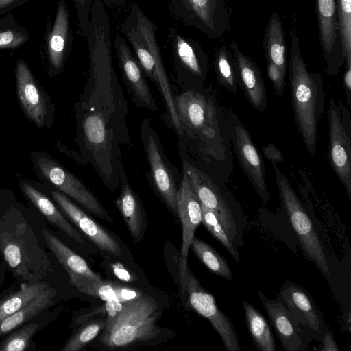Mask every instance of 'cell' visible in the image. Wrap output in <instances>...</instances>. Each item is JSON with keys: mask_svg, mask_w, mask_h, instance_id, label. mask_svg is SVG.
Returning <instances> with one entry per match:
<instances>
[{"mask_svg": "<svg viewBox=\"0 0 351 351\" xmlns=\"http://www.w3.org/2000/svg\"><path fill=\"white\" fill-rule=\"evenodd\" d=\"M229 47L236 62L239 84L245 97L254 108L264 112L267 104V93L258 65L241 50L236 41L232 40Z\"/></svg>", "mask_w": 351, "mask_h": 351, "instance_id": "21", "label": "cell"}, {"mask_svg": "<svg viewBox=\"0 0 351 351\" xmlns=\"http://www.w3.org/2000/svg\"><path fill=\"white\" fill-rule=\"evenodd\" d=\"M5 267L2 263L0 262V286L3 284V282L5 280Z\"/></svg>", "mask_w": 351, "mask_h": 351, "instance_id": "47", "label": "cell"}, {"mask_svg": "<svg viewBox=\"0 0 351 351\" xmlns=\"http://www.w3.org/2000/svg\"><path fill=\"white\" fill-rule=\"evenodd\" d=\"M43 237L49 249L67 272L71 284L82 278L96 281L102 280L99 275L92 271L83 258L51 232L44 230Z\"/></svg>", "mask_w": 351, "mask_h": 351, "instance_id": "25", "label": "cell"}, {"mask_svg": "<svg viewBox=\"0 0 351 351\" xmlns=\"http://www.w3.org/2000/svg\"><path fill=\"white\" fill-rule=\"evenodd\" d=\"M202 222L204 226L226 248L233 258L237 262H239V255L237 246L235 247L234 244V241L232 239L228 230L223 224L219 215L203 205H202Z\"/></svg>", "mask_w": 351, "mask_h": 351, "instance_id": "35", "label": "cell"}, {"mask_svg": "<svg viewBox=\"0 0 351 351\" xmlns=\"http://www.w3.org/2000/svg\"><path fill=\"white\" fill-rule=\"evenodd\" d=\"M72 285L80 292L99 298L106 302L123 303L142 295L140 291L130 287L102 280L82 278Z\"/></svg>", "mask_w": 351, "mask_h": 351, "instance_id": "28", "label": "cell"}, {"mask_svg": "<svg viewBox=\"0 0 351 351\" xmlns=\"http://www.w3.org/2000/svg\"><path fill=\"white\" fill-rule=\"evenodd\" d=\"M234 147L239 163L261 199L267 203L269 193L262 157L247 129L239 123L234 129Z\"/></svg>", "mask_w": 351, "mask_h": 351, "instance_id": "18", "label": "cell"}, {"mask_svg": "<svg viewBox=\"0 0 351 351\" xmlns=\"http://www.w3.org/2000/svg\"><path fill=\"white\" fill-rule=\"evenodd\" d=\"M214 66L218 84L237 93L239 84L236 62L232 52L223 43L215 48Z\"/></svg>", "mask_w": 351, "mask_h": 351, "instance_id": "31", "label": "cell"}, {"mask_svg": "<svg viewBox=\"0 0 351 351\" xmlns=\"http://www.w3.org/2000/svg\"><path fill=\"white\" fill-rule=\"evenodd\" d=\"M105 5L116 9L123 8L125 6L128 0H101Z\"/></svg>", "mask_w": 351, "mask_h": 351, "instance_id": "46", "label": "cell"}, {"mask_svg": "<svg viewBox=\"0 0 351 351\" xmlns=\"http://www.w3.org/2000/svg\"><path fill=\"white\" fill-rule=\"evenodd\" d=\"M258 295L284 350H300L304 345L302 332L287 307L281 301L269 300L261 291Z\"/></svg>", "mask_w": 351, "mask_h": 351, "instance_id": "23", "label": "cell"}, {"mask_svg": "<svg viewBox=\"0 0 351 351\" xmlns=\"http://www.w3.org/2000/svg\"><path fill=\"white\" fill-rule=\"evenodd\" d=\"M29 157L36 176L43 185L58 190L93 214L112 222L105 208L84 183L48 152L31 151Z\"/></svg>", "mask_w": 351, "mask_h": 351, "instance_id": "5", "label": "cell"}, {"mask_svg": "<svg viewBox=\"0 0 351 351\" xmlns=\"http://www.w3.org/2000/svg\"><path fill=\"white\" fill-rule=\"evenodd\" d=\"M320 350L322 351H339V348L337 346L332 335L329 332H326L321 345Z\"/></svg>", "mask_w": 351, "mask_h": 351, "instance_id": "44", "label": "cell"}, {"mask_svg": "<svg viewBox=\"0 0 351 351\" xmlns=\"http://www.w3.org/2000/svg\"><path fill=\"white\" fill-rule=\"evenodd\" d=\"M191 307L206 318L219 335L226 350L239 351L240 344L231 319L217 306L213 296L206 291L189 269L185 292Z\"/></svg>", "mask_w": 351, "mask_h": 351, "instance_id": "13", "label": "cell"}, {"mask_svg": "<svg viewBox=\"0 0 351 351\" xmlns=\"http://www.w3.org/2000/svg\"><path fill=\"white\" fill-rule=\"evenodd\" d=\"M36 323L25 324L8 335L0 343V351L27 350L33 336L38 330Z\"/></svg>", "mask_w": 351, "mask_h": 351, "instance_id": "37", "label": "cell"}, {"mask_svg": "<svg viewBox=\"0 0 351 351\" xmlns=\"http://www.w3.org/2000/svg\"><path fill=\"white\" fill-rule=\"evenodd\" d=\"M271 165L281 202L304 252L326 276H329L326 255L311 218L277 163Z\"/></svg>", "mask_w": 351, "mask_h": 351, "instance_id": "6", "label": "cell"}, {"mask_svg": "<svg viewBox=\"0 0 351 351\" xmlns=\"http://www.w3.org/2000/svg\"><path fill=\"white\" fill-rule=\"evenodd\" d=\"M31 0H0V15L10 12Z\"/></svg>", "mask_w": 351, "mask_h": 351, "instance_id": "43", "label": "cell"}, {"mask_svg": "<svg viewBox=\"0 0 351 351\" xmlns=\"http://www.w3.org/2000/svg\"><path fill=\"white\" fill-rule=\"evenodd\" d=\"M167 38L179 82L192 87L201 86L209 68V59L202 46L173 27L168 29Z\"/></svg>", "mask_w": 351, "mask_h": 351, "instance_id": "10", "label": "cell"}, {"mask_svg": "<svg viewBox=\"0 0 351 351\" xmlns=\"http://www.w3.org/2000/svg\"><path fill=\"white\" fill-rule=\"evenodd\" d=\"M1 53H0V69H1Z\"/></svg>", "mask_w": 351, "mask_h": 351, "instance_id": "48", "label": "cell"}, {"mask_svg": "<svg viewBox=\"0 0 351 351\" xmlns=\"http://www.w3.org/2000/svg\"><path fill=\"white\" fill-rule=\"evenodd\" d=\"M121 29L134 50L143 71L159 87L171 119L176 120L174 98L156 38L158 27L140 5L133 2L129 14L121 22Z\"/></svg>", "mask_w": 351, "mask_h": 351, "instance_id": "3", "label": "cell"}, {"mask_svg": "<svg viewBox=\"0 0 351 351\" xmlns=\"http://www.w3.org/2000/svg\"><path fill=\"white\" fill-rule=\"evenodd\" d=\"M266 70L267 76L274 86L276 93L278 96H282L286 84L287 73L282 71L278 66L269 62H266Z\"/></svg>", "mask_w": 351, "mask_h": 351, "instance_id": "40", "label": "cell"}, {"mask_svg": "<svg viewBox=\"0 0 351 351\" xmlns=\"http://www.w3.org/2000/svg\"><path fill=\"white\" fill-rule=\"evenodd\" d=\"M76 10L80 34L86 38L88 34L91 0H73Z\"/></svg>", "mask_w": 351, "mask_h": 351, "instance_id": "39", "label": "cell"}, {"mask_svg": "<svg viewBox=\"0 0 351 351\" xmlns=\"http://www.w3.org/2000/svg\"><path fill=\"white\" fill-rule=\"evenodd\" d=\"M177 214L182 222V239L179 262V276L182 291L185 292L186 279L189 268L187 264L189 250L195 237V231L202 223L201 203L186 173L178 190Z\"/></svg>", "mask_w": 351, "mask_h": 351, "instance_id": "15", "label": "cell"}, {"mask_svg": "<svg viewBox=\"0 0 351 351\" xmlns=\"http://www.w3.org/2000/svg\"><path fill=\"white\" fill-rule=\"evenodd\" d=\"M49 286L40 281L34 283L21 282L17 291L5 295L0 302V321L22 308Z\"/></svg>", "mask_w": 351, "mask_h": 351, "instance_id": "32", "label": "cell"}, {"mask_svg": "<svg viewBox=\"0 0 351 351\" xmlns=\"http://www.w3.org/2000/svg\"><path fill=\"white\" fill-rule=\"evenodd\" d=\"M322 56L329 75L338 74L345 58L339 33L337 0H314Z\"/></svg>", "mask_w": 351, "mask_h": 351, "instance_id": "14", "label": "cell"}, {"mask_svg": "<svg viewBox=\"0 0 351 351\" xmlns=\"http://www.w3.org/2000/svg\"><path fill=\"white\" fill-rule=\"evenodd\" d=\"M184 169L201 204L219 215L232 239L235 241L237 236L236 223L219 188L207 174L193 165L184 162Z\"/></svg>", "mask_w": 351, "mask_h": 351, "instance_id": "19", "label": "cell"}, {"mask_svg": "<svg viewBox=\"0 0 351 351\" xmlns=\"http://www.w3.org/2000/svg\"><path fill=\"white\" fill-rule=\"evenodd\" d=\"M114 271L118 278L123 280L128 281L130 280V276L128 272L119 264L113 265Z\"/></svg>", "mask_w": 351, "mask_h": 351, "instance_id": "45", "label": "cell"}, {"mask_svg": "<svg viewBox=\"0 0 351 351\" xmlns=\"http://www.w3.org/2000/svg\"><path fill=\"white\" fill-rule=\"evenodd\" d=\"M343 84L346 92L347 103L351 107V62H345Z\"/></svg>", "mask_w": 351, "mask_h": 351, "instance_id": "41", "label": "cell"}, {"mask_svg": "<svg viewBox=\"0 0 351 351\" xmlns=\"http://www.w3.org/2000/svg\"><path fill=\"white\" fill-rule=\"evenodd\" d=\"M29 39V33L11 12L0 15V50L17 49Z\"/></svg>", "mask_w": 351, "mask_h": 351, "instance_id": "34", "label": "cell"}, {"mask_svg": "<svg viewBox=\"0 0 351 351\" xmlns=\"http://www.w3.org/2000/svg\"><path fill=\"white\" fill-rule=\"evenodd\" d=\"M121 181V192L116 204L123 216L129 232L135 242L140 241L144 228V215L141 201L131 188L122 164L118 167Z\"/></svg>", "mask_w": 351, "mask_h": 351, "instance_id": "24", "label": "cell"}, {"mask_svg": "<svg viewBox=\"0 0 351 351\" xmlns=\"http://www.w3.org/2000/svg\"><path fill=\"white\" fill-rule=\"evenodd\" d=\"M114 47L123 80L131 90L134 102L140 107L156 110L157 105L143 74L144 72L125 38L118 32L114 36Z\"/></svg>", "mask_w": 351, "mask_h": 351, "instance_id": "17", "label": "cell"}, {"mask_svg": "<svg viewBox=\"0 0 351 351\" xmlns=\"http://www.w3.org/2000/svg\"><path fill=\"white\" fill-rule=\"evenodd\" d=\"M141 133L152 183L167 205L177 214L178 189L172 167L164 153L160 139L146 119L141 125Z\"/></svg>", "mask_w": 351, "mask_h": 351, "instance_id": "12", "label": "cell"}, {"mask_svg": "<svg viewBox=\"0 0 351 351\" xmlns=\"http://www.w3.org/2000/svg\"><path fill=\"white\" fill-rule=\"evenodd\" d=\"M328 121L330 164L351 199V118L341 100L330 98Z\"/></svg>", "mask_w": 351, "mask_h": 351, "instance_id": "8", "label": "cell"}, {"mask_svg": "<svg viewBox=\"0 0 351 351\" xmlns=\"http://www.w3.org/2000/svg\"><path fill=\"white\" fill-rule=\"evenodd\" d=\"M106 322L104 320L91 322L73 335L65 343L61 351H79L88 342L96 337L104 329Z\"/></svg>", "mask_w": 351, "mask_h": 351, "instance_id": "38", "label": "cell"}, {"mask_svg": "<svg viewBox=\"0 0 351 351\" xmlns=\"http://www.w3.org/2000/svg\"><path fill=\"white\" fill-rule=\"evenodd\" d=\"M19 187L23 196L53 226L76 241L84 243L82 234L66 219L52 199L44 192L43 184L21 180Z\"/></svg>", "mask_w": 351, "mask_h": 351, "instance_id": "22", "label": "cell"}, {"mask_svg": "<svg viewBox=\"0 0 351 351\" xmlns=\"http://www.w3.org/2000/svg\"><path fill=\"white\" fill-rule=\"evenodd\" d=\"M14 77L18 102L25 117L39 129H50L55 119V105L22 58L15 62Z\"/></svg>", "mask_w": 351, "mask_h": 351, "instance_id": "9", "label": "cell"}, {"mask_svg": "<svg viewBox=\"0 0 351 351\" xmlns=\"http://www.w3.org/2000/svg\"><path fill=\"white\" fill-rule=\"evenodd\" d=\"M281 295L287 308L298 324L307 326L316 332H320L317 310L304 289L293 283L285 285Z\"/></svg>", "mask_w": 351, "mask_h": 351, "instance_id": "26", "label": "cell"}, {"mask_svg": "<svg viewBox=\"0 0 351 351\" xmlns=\"http://www.w3.org/2000/svg\"><path fill=\"white\" fill-rule=\"evenodd\" d=\"M29 211L11 189L0 188V253L6 267L18 280L34 283L42 281L53 271L29 223Z\"/></svg>", "mask_w": 351, "mask_h": 351, "instance_id": "1", "label": "cell"}, {"mask_svg": "<svg viewBox=\"0 0 351 351\" xmlns=\"http://www.w3.org/2000/svg\"><path fill=\"white\" fill-rule=\"evenodd\" d=\"M2 298H3V297H1V298H0V302H1V300H2Z\"/></svg>", "mask_w": 351, "mask_h": 351, "instance_id": "49", "label": "cell"}, {"mask_svg": "<svg viewBox=\"0 0 351 351\" xmlns=\"http://www.w3.org/2000/svg\"><path fill=\"white\" fill-rule=\"evenodd\" d=\"M191 247L202 263L212 272L227 280H232V272L226 260L210 245L194 237Z\"/></svg>", "mask_w": 351, "mask_h": 351, "instance_id": "33", "label": "cell"}, {"mask_svg": "<svg viewBox=\"0 0 351 351\" xmlns=\"http://www.w3.org/2000/svg\"><path fill=\"white\" fill-rule=\"evenodd\" d=\"M47 189L58 206L98 247L113 255H120L121 249L112 236L76 206L68 196L58 190Z\"/></svg>", "mask_w": 351, "mask_h": 351, "instance_id": "20", "label": "cell"}, {"mask_svg": "<svg viewBox=\"0 0 351 351\" xmlns=\"http://www.w3.org/2000/svg\"><path fill=\"white\" fill-rule=\"evenodd\" d=\"M73 38L69 6L66 0H58L54 19L46 26L45 56L51 76L62 73Z\"/></svg>", "mask_w": 351, "mask_h": 351, "instance_id": "16", "label": "cell"}, {"mask_svg": "<svg viewBox=\"0 0 351 351\" xmlns=\"http://www.w3.org/2000/svg\"><path fill=\"white\" fill-rule=\"evenodd\" d=\"M172 16L212 40L221 38L230 27L226 0H168Z\"/></svg>", "mask_w": 351, "mask_h": 351, "instance_id": "7", "label": "cell"}, {"mask_svg": "<svg viewBox=\"0 0 351 351\" xmlns=\"http://www.w3.org/2000/svg\"><path fill=\"white\" fill-rule=\"evenodd\" d=\"M263 49L266 62L287 73V43L282 22L276 12H271L263 32Z\"/></svg>", "mask_w": 351, "mask_h": 351, "instance_id": "27", "label": "cell"}, {"mask_svg": "<svg viewBox=\"0 0 351 351\" xmlns=\"http://www.w3.org/2000/svg\"><path fill=\"white\" fill-rule=\"evenodd\" d=\"M264 156L271 162H281L284 160L281 152L272 144H268L265 147H263Z\"/></svg>", "mask_w": 351, "mask_h": 351, "instance_id": "42", "label": "cell"}, {"mask_svg": "<svg viewBox=\"0 0 351 351\" xmlns=\"http://www.w3.org/2000/svg\"><path fill=\"white\" fill-rule=\"evenodd\" d=\"M246 324L258 350L276 351V346L270 327L264 317L251 304L243 301Z\"/></svg>", "mask_w": 351, "mask_h": 351, "instance_id": "30", "label": "cell"}, {"mask_svg": "<svg viewBox=\"0 0 351 351\" xmlns=\"http://www.w3.org/2000/svg\"><path fill=\"white\" fill-rule=\"evenodd\" d=\"M182 132L203 142L215 140L218 132L213 101L196 90H188L174 99Z\"/></svg>", "mask_w": 351, "mask_h": 351, "instance_id": "11", "label": "cell"}, {"mask_svg": "<svg viewBox=\"0 0 351 351\" xmlns=\"http://www.w3.org/2000/svg\"><path fill=\"white\" fill-rule=\"evenodd\" d=\"M110 316L100 337L110 348H118L153 339L160 332L156 322L158 306L147 295L123 303H107Z\"/></svg>", "mask_w": 351, "mask_h": 351, "instance_id": "4", "label": "cell"}, {"mask_svg": "<svg viewBox=\"0 0 351 351\" xmlns=\"http://www.w3.org/2000/svg\"><path fill=\"white\" fill-rule=\"evenodd\" d=\"M337 20L345 62H351V0H337Z\"/></svg>", "mask_w": 351, "mask_h": 351, "instance_id": "36", "label": "cell"}, {"mask_svg": "<svg viewBox=\"0 0 351 351\" xmlns=\"http://www.w3.org/2000/svg\"><path fill=\"white\" fill-rule=\"evenodd\" d=\"M289 34L291 49L287 67L294 120L308 152L313 156L318 124L324 109V82L321 73L308 70L303 58L295 16Z\"/></svg>", "mask_w": 351, "mask_h": 351, "instance_id": "2", "label": "cell"}, {"mask_svg": "<svg viewBox=\"0 0 351 351\" xmlns=\"http://www.w3.org/2000/svg\"><path fill=\"white\" fill-rule=\"evenodd\" d=\"M56 295V290L49 287L22 308L1 320L0 337L50 307L54 302Z\"/></svg>", "mask_w": 351, "mask_h": 351, "instance_id": "29", "label": "cell"}]
</instances>
